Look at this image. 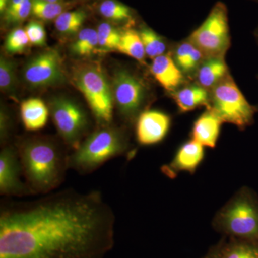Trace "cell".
Instances as JSON below:
<instances>
[{"label":"cell","instance_id":"1","mask_svg":"<svg viewBox=\"0 0 258 258\" xmlns=\"http://www.w3.org/2000/svg\"><path fill=\"white\" fill-rule=\"evenodd\" d=\"M115 217L101 191L64 189L0 208V258H104Z\"/></svg>","mask_w":258,"mask_h":258},{"label":"cell","instance_id":"2","mask_svg":"<svg viewBox=\"0 0 258 258\" xmlns=\"http://www.w3.org/2000/svg\"><path fill=\"white\" fill-rule=\"evenodd\" d=\"M17 149L25 182L33 195L52 192L62 184L69 169V156L55 141L31 137L19 142Z\"/></svg>","mask_w":258,"mask_h":258},{"label":"cell","instance_id":"3","mask_svg":"<svg viewBox=\"0 0 258 258\" xmlns=\"http://www.w3.org/2000/svg\"><path fill=\"white\" fill-rule=\"evenodd\" d=\"M130 143L125 129L101 125L81 142L69 155V169L79 174H89L107 161L128 152Z\"/></svg>","mask_w":258,"mask_h":258},{"label":"cell","instance_id":"4","mask_svg":"<svg viewBox=\"0 0 258 258\" xmlns=\"http://www.w3.org/2000/svg\"><path fill=\"white\" fill-rule=\"evenodd\" d=\"M214 230L223 237L258 243V195L243 186L215 213Z\"/></svg>","mask_w":258,"mask_h":258},{"label":"cell","instance_id":"5","mask_svg":"<svg viewBox=\"0 0 258 258\" xmlns=\"http://www.w3.org/2000/svg\"><path fill=\"white\" fill-rule=\"evenodd\" d=\"M210 109L222 123L235 125L244 131L254 123L257 106L250 104L230 74L210 91Z\"/></svg>","mask_w":258,"mask_h":258},{"label":"cell","instance_id":"6","mask_svg":"<svg viewBox=\"0 0 258 258\" xmlns=\"http://www.w3.org/2000/svg\"><path fill=\"white\" fill-rule=\"evenodd\" d=\"M73 82L85 96L98 124H111L114 98L111 84L101 66L81 64L75 69Z\"/></svg>","mask_w":258,"mask_h":258},{"label":"cell","instance_id":"7","mask_svg":"<svg viewBox=\"0 0 258 258\" xmlns=\"http://www.w3.org/2000/svg\"><path fill=\"white\" fill-rule=\"evenodd\" d=\"M187 39L206 58H225L231 45L226 5L220 2L216 3L203 23L194 30Z\"/></svg>","mask_w":258,"mask_h":258},{"label":"cell","instance_id":"8","mask_svg":"<svg viewBox=\"0 0 258 258\" xmlns=\"http://www.w3.org/2000/svg\"><path fill=\"white\" fill-rule=\"evenodd\" d=\"M113 98L120 116L134 123L145 108L148 88L144 80L127 69L115 71L112 82Z\"/></svg>","mask_w":258,"mask_h":258},{"label":"cell","instance_id":"9","mask_svg":"<svg viewBox=\"0 0 258 258\" xmlns=\"http://www.w3.org/2000/svg\"><path fill=\"white\" fill-rule=\"evenodd\" d=\"M50 114L55 128L64 144L76 149L90 126L86 111L73 100L53 98L49 103Z\"/></svg>","mask_w":258,"mask_h":258},{"label":"cell","instance_id":"10","mask_svg":"<svg viewBox=\"0 0 258 258\" xmlns=\"http://www.w3.org/2000/svg\"><path fill=\"white\" fill-rule=\"evenodd\" d=\"M25 82L32 88H45L66 82L62 59L57 50H48L29 61L23 71Z\"/></svg>","mask_w":258,"mask_h":258},{"label":"cell","instance_id":"11","mask_svg":"<svg viewBox=\"0 0 258 258\" xmlns=\"http://www.w3.org/2000/svg\"><path fill=\"white\" fill-rule=\"evenodd\" d=\"M23 168L17 147L4 146L0 152V194L2 196L23 197L33 195L22 180Z\"/></svg>","mask_w":258,"mask_h":258},{"label":"cell","instance_id":"12","mask_svg":"<svg viewBox=\"0 0 258 258\" xmlns=\"http://www.w3.org/2000/svg\"><path fill=\"white\" fill-rule=\"evenodd\" d=\"M170 115L156 110H146L135 122L137 142L142 146H151L162 142L169 133Z\"/></svg>","mask_w":258,"mask_h":258},{"label":"cell","instance_id":"13","mask_svg":"<svg viewBox=\"0 0 258 258\" xmlns=\"http://www.w3.org/2000/svg\"><path fill=\"white\" fill-rule=\"evenodd\" d=\"M205 157L203 146L191 139L178 149L170 162L161 166V172L171 179L177 177L180 172L195 174Z\"/></svg>","mask_w":258,"mask_h":258},{"label":"cell","instance_id":"14","mask_svg":"<svg viewBox=\"0 0 258 258\" xmlns=\"http://www.w3.org/2000/svg\"><path fill=\"white\" fill-rule=\"evenodd\" d=\"M150 70L154 79L168 92H174L185 82L184 74L171 54H164L153 59Z\"/></svg>","mask_w":258,"mask_h":258},{"label":"cell","instance_id":"15","mask_svg":"<svg viewBox=\"0 0 258 258\" xmlns=\"http://www.w3.org/2000/svg\"><path fill=\"white\" fill-rule=\"evenodd\" d=\"M222 123L211 110L207 109L194 123L191 139L203 147L214 149L216 147Z\"/></svg>","mask_w":258,"mask_h":258},{"label":"cell","instance_id":"16","mask_svg":"<svg viewBox=\"0 0 258 258\" xmlns=\"http://www.w3.org/2000/svg\"><path fill=\"white\" fill-rule=\"evenodd\" d=\"M171 96L175 101L180 113L194 111L200 107H210V91L197 83L179 88Z\"/></svg>","mask_w":258,"mask_h":258},{"label":"cell","instance_id":"17","mask_svg":"<svg viewBox=\"0 0 258 258\" xmlns=\"http://www.w3.org/2000/svg\"><path fill=\"white\" fill-rule=\"evenodd\" d=\"M229 74L225 58L212 57L205 59L194 76L197 84L210 91Z\"/></svg>","mask_w":258,"mask_h":258},{"label":"cell","instance_id":"18","mask_svg":"<svg viewBox=\"0 0 258 258\" xmlns=\"http://www.w3.org/2000/svg\"><path fill=\"white\" fill-rule=\"evenodd\" d=\"M20 112L24 127L29 132L44 128L50 115L48 107L40 98H30L22 102Z\"/></svg>","mask_w":258,"mask_h":258},{"label":"cell","instance_id":"19","mask_svg":"<svg viewBox=\"0 0 258 258\" xmlns=\"http://www.w3.org/2000/svg\"><path fill=\"white\" fill-rule=\"evenodd\" d=\"M220 258H258V243L222 237L220 241Z\"/></svg>","mask_w":258,"mask_h":258},{"label":"cell","instance_id":"20","mask_svg":"<svg viewBox=\"0 0 258 258\" xmlns=\"http://www.w3.org/2000/svg\"><path fill=\"white\" fill-rule=\"evenodd\" d=\"M116 50L142 63H144L147 56L139 32L132 29H128L122 32L119 45Z\"/></svg>","mask_w":258,"mask_h":258},{"label":"cell","instance_id":"21","mask_svg":"<svg viewBox=\"0 0 258 258\" xmlns=\"http://www.w3.org/2000/svg\"><path fill=\"white\" fill-rule=\"evenodd\" d=\"M138 32L148 57L153 60L166 53L167 44L165 40L158 35L157 32L147 26L142 27Z\"/></svg>","mask_w":258,"mask_h":258},{"label":"cell","instance_id":"22","mask_svg":"<svg viewBox=\"0 0 258 258\" xmlns=\"http://www.w3.org/2000/svg\"><path fill=\"white\" fill-rule=\"evenodd\" d=\"M99 12L102 16L111 21L132 23L133 20V13L131 8L115 0L102 2Z\"/></svg>","mask_w":258,"mask_h":258},{"label":"cell","instance_id":"23","mask_svg":"<svg viewBox=\"0 0 258 258\" xmlns=\"http://www.w3.org/2000/svg\"><path fill=\"white\" fill-rule=\"evenodd\" d=\"M86 18L87 15L83 10L63 12L55 19V28L60 33L71 35L79 31Z\"/></svg>","mask_w":258,"mask_h":258},{"label":"cell","instance_id":"24","mask_svg":"<svg viewBox=\"0 0 258 258\" xmlns=\"http://www.w3.org/2000/svg\"><path fill=\"white\" fill-rule=\"evenodd\" d=\"M98 47L97 30L85 28L79 32L77 38L71 45V51L76 55L87 56L93 53Z\"/></svg>","mask_w":258,"mask_h":258},{"label":"cell","instance_id":"25","mask_svg":"<svg viewBox=\"0 0 258 258\" xmlns=\"http://www.w3.org/2000/svg\"><path fill=\"white\" fill-rule=\"evenodd\" d=\"M18 87L16 67L13 60L2 56L0 58V88L2 92L15 96Z\"/></svg>","mask_w":258,"mask_h":258},{"label":"cell","instance_id":"26","mask_svg":"<svg viewBox=\"0 0 258 258\" xmlns=\"http://www.w3.org/2000/svg\"><path fill=\"white\" fill-rule=\"evenodd\" d=\"M98 46L103 50H116L121 37V32L115 27L108 23H103L98 25Z\"/></svg>","mask_w":258,"mask_h":258},{"label":"cell","instance_id":"27","mask_svg":"<svg viewBox=\"0 0 258 258\" xmlns=\"http://www.w3.org/2000/svg\"><path fill=\"white\" fill-rule=\"evenodd\" d=\"M63 5L60 3L32 0V14L40 20H55L63 13Z\"/></svg>","mask_w":258,"mask_h":258},{"label":"cell","instance_id":"28","mask_svg":"<svg viewBox=\"0 0 258 258\" xmlns=\"http://www.w3.org/2000/svg\"><path fill=\"white\" fill-rule=\"evenodd\" d=\"M29 43L30 41L26 31L19 28L10 32L5 40V47L9 53H20L25 50Z\"/></svg>","mask_w":258,"mask_h":258},{"label":"cell","instance_id":"29","mask_svg":"<svg viewBox=\"0 0 258 258\" xmlns=\"http://www.w3.org/2000/svg\"><path fill=\"white\" fill-rule=\"evenodd\" d=\"M29 41L35 46H44L46 43V32L42 23L37 21L30 22L25 27Z\"/></svg>","mask_w":258,"mask_h":258},{"label":"cell","instance_id":"30","mask_svg":"<svg viewBox=\"0 0 258 258\" xmlns=\"http://www.w3.org/2000/svg\"><path fill=\"white\" fill-rule=\"evenodd\" d=\"M195 47V45L188 39L176 44L174 47L171 55L180 70L189 58Z\"/></svg>","mask_w":258,"mask_h":258},{"label":"cell","instance_id":"31","mask_svg":"<svg viewBox=\"0 0 258 258\" xmlns=\"http://www.w3.org/2000/svg\"><path fill=\"white\" fill-rule=\"evenodd\" d=\"M30 14H32V0H23L15 13L5 20L8 24L20 23L26 20Z\"/></svg>","mask_w":258,"mask_h":258},{"label":"cell","instance_id":"32","mask_svg":"<svg viewBox=\"0 0 258 258\" xmlns=\"http://www.w3.org/2000/svg\"><path fill=\"white\" fill-rule=\"evenodd\" d=\"M23 1V0H10L8 8H7L4 14H3L4 15L5 19L13 15L15 13V10L18 9L20 5L22 4Z\"/></svg>","mask_w":258,"mask_h":258},{"label":"cell","instance_id":"33","mask_svg":"<svg viewBox=\"0 0 258 258\" xmlns=\"http://www.w3.org/2000/svg\"><path fill=\"white\" fill-rule=\"evenodd\" d=\"M203 258H220V242L212 247L208 253Z\"/></svg>","mask_w":258,"mask_h":258},{"label":"cell","instance_id":"34","mask_svg":"<svg viewBox=\"0 0 258 258\" xmlns=\"http://www.w3.org/2000/svg\"><path fill=\"white\" fill-rule=\"evenodd\" d=\"M10 0H0V13L2 14H4L5 10L8 8V5L9 4Z\"/></svg>","mask_w":258,"mask_h":258},{"label":"cell","instance_id":"35","mask_svg":"<svg viewBox=\"0 0 258 258\" xmlns=\"http://www.w3.org/2000/svg\"><path fill=\"white\" fill-rule=\"evenodd\" d=\"M253 35L254 37V40H255L256 43H257L258 46V24L256 28L254 29Z\"/></svg>","mask_w":258,"mask_h":258},{"label":"cell","instance_id":"36","mask_svg":"<svg viewBox=\"0 0 258 258\" xmlns=\"http://www.w3.org/2000/svg\"><path fill=\"white\" fill-rule=\"evenodd\" d=\"M43 1L50 2V3H60L61 0H43Z\"/></svg>","mask_w":258,"mask_h":258},{"label":"cell","instance_id":"37","mask_svg":"<svg viewBox=\"0 0 258 258\" xmlns=\"http://www.w3.org/2000/svg\"><path fill=\"white\" fill-rule=\"evenodd\" d=\"M251 1L255 2V3H258V0H251Z\"/></svg>","mask_w":258,"mask_h":258},{"label":"cell","instance_id":"38","mask_svg":"<svg viewBox=\"0 0 258 258\" xmlns=\"http://www.w3.org/2000/svg\"><path fill=\"white\" fill-rule=\"evenodd\" d=\"M257 81H258V74H257ZM257 108H258V105H257Z\"/></svg>","mask_w":258,"mask_h":258}]
</instances>
